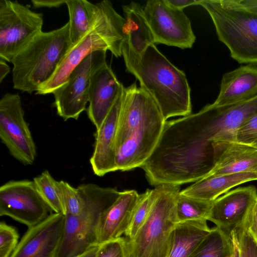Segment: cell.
Instances as JSON below:
<instances>
[{
	"instance_id": "2",
	"label": "cell",
	"mask_w": 257,
	"mask_h": 257,
	"mask_svg": "<svg viewBox=\"0 0 257 257\" xmlns=\"http://www.w3.org/2000/svg\"><path fill=\"white\" fill-rule=\"evenodd\" d=\"M124 18L114 10L109 1L95 4L93 21L88 32L71 45L53 76L41 85L36 94L52 93L67 80L72 71L89 54L97 51H109L121 56L125 40Z\"/></svg>"
},
{
	"instance_id": "29",
	"label": "cell",
	"mask_w": 257,
	"mask_h": 257,
	"mask_svg": "<svg viewBox=\"0 0 257 257\" xmlns=\"http://www.w3.org/2000/svg\"><path fill=\"white\" fill-rule=\"evenodd\" d=\"M156 187L147 189L139 194L137 204L132 213L129 226L124 233L125 237L132 239L146 221L157 196Z\"/></svg>"
},
{
	"instance_id": "36",
	"label": "cell",
	"mask_w": 257,
	"mask_h": 257,
	"mask_svg": "<svg viewBox=\"0 0 257 257\" xmlns=\"http://www.w3.org/2000/svg\"><path fill=\"white\" fill-rule=\"evenodd\" d=\"M31 2L35 8H58L66 4V0H32Z\"/></svg>"
},
{
	"instance_id": "20",
	"label": "cell",
	"mask_w": 257,
	"mask_h": 257,
	"mask_svg": "<svg viewBox=\"0 0 257 257\" xmlns=\"http://www.w3.org/2000/svg\"><path fill=\"white\" fill-rule=\"evenodd\" d=\"M139 197L135 190L120 192L117 199L101 216L97 232L98 244L120 237L124 234Z\"/></svg>"
},
{
	"instance_id": "4",
	"label": "cell",
	"mask_w": 257,
	"mask_h": 257,
	"mask_svg": "<svg viewBox=\"0 0 257 257\" xmlns=\"http://www.w3.org/2000/svg\"><path fill=\"white\" fill-rule=\"evenodd\" d=\"M257 115V95L248 100L225 106L205 105L196 113L181 118L182 140L194 148L212 147L213 142L233 141L238 129Z\"/></svg>"
},
{
	"instance_id": "16",
	"label": "cell",
	"mask_w": 257,
	"mask_h": 257,
	"mask_svg": "<svg viewBox=\"0 0 257 257\" xmlns=\"http://www.w3.org/2000/svg\"><path fill=\"white\" fill-rule=\"evenodd\" d=\"M165 122L164 119L159 120L134 132L116 151V171L141 168L156 147Z\"/></svg>"
},
{
	"instance_id": "40",
	"label": "cell",
	"mask_w": 257,
	"mask_h": 257,
	"mask_svg": "<svg viewBox=\"0 0 257 257\" xmlns=\"http://www.w3.org/2000/svg\"><path fill=\"white\" fill-rule=\"evenodd\" d=\"M98 246L99 244L94 245L75 257H95Z\"/></svg>"
},
{
	"instance_id": "7",
	"label": "cell",
	"mask_w": 257,
	"mask_h": 257,
	"mask_svg": "<svg viewBox=\"0 0 257 257\" xmlns=\"http://www.w3.org/2000/svg\"><path fill=\"white\" fill-rule=\"evenodd\" d=\"M155 187L157 196L146 221L133 238L125 237L128 257H167L171 234L178 222L176 199L180 185Z\"/></svg>"
},
{
	"instance_id": "18",
	"label": "cell",
	"mask_w": 257,
	"mask_h": 257,
	"mask_svg": "<svg viewBox=\"0 0 257 257\" xmlns=\"http://www.w3.org/2000/svg\"><path fill=\"white\" fill-rule=\"evenodd\" d=\"M212 146L213 167L206 176L243 172L257 174V149L253 146L228 141L214 142Z\"/></svg>"
},
{
	"instance_id": "5",
	"label": "cell",
	"mask_w": 257,
	"mask_h": 257,
	"mask_svg": "<svg viewBox=\"0 0 257 257\" xmlns=\"http://www.w3.org/2000/svg\"><path fill=\"white\" fill-rule=\"evenodd\" d=\"M209 14L219 40L240 64L257 65V13L239 0H199Z\"/></svg>"
},
{
	"instance_id": "38",
	"label": "cell",
	"mask_w": 257,
	"mask_h": 257,
	"mask_svg": "<svg viewBox=\"0 0 257 257\" xmlns=\"http://www.w3.org/2000/svg\"><path fill=\"white\" fill-rule=\"evenodd\" d=\"M10 71V66L6 61L0 58V83H2Z\"/></svg>"
},
{
	"instance_id": "21",
	"label": "cell",
	"mask_w": 257,
	"mask_h": 257,
	"mask_svg": "<svg viewBox=\"0 0 257 257\" xmlns=\"http://www.w3.org/2000/svg\"><path fill=\"white\" fill-rule=\"evenodd\" d=\"M257 95V67L241 65L224 73L218 95L213 103L225 106L240 102Z\"/></svg>"
},
{
	"instance_id": "14",
	"label": "cell",
	"mask_w": 257,
	"mask_h": 257,
	"mask_svg": "<svg viewBox=\"0 0 257 257\" xmlns=\"http://www.w3.org/2000/svg\"><path fill=\"white\" fill-rule=\"evenodd\" d=\"M65 215L51 213L28 228L10 257H56L63 235Z\"/></svg>"
},
{
	"instance_id": "41",
	"label": "cell",
	"mask_w": 257,
	"mask_h": 257,
	"mask_svg": "<svg viewBox=\"0 0 257 257\" xmlns=\"http://www.w3.org/2000/svg\"><path fill=\"white\" fill-rule=\"evenodd\" d=\"M232 243H233V252L232 257H237V252L236 246H235L234 243L233 242V241H232Z\"/></svg>"
},
{
	"instance_id": "9",
	"label": "cell",
	"mask_w": 257,
	"mask_h": 257,
	"mask_svg": "<svg viewBox=\"0 0 257 257\" xmlns=\"http://www.w3.org/2000/svg\"><path fill=\"white\" fill-rule=\"evenodd\" d=\"M0 139L15 159L26 166L33 164L36 147L18 94L8 92L0 100Z\"/></svg>"
},
{
	"instance_id": "10",
	"label": "cell",
	"mask_w": 257,
	"mask_h": 257,
	"mask_svg": "<svg viewBox=\"0 0 257 257\" xmlns=\"http://www.w3.org/2000/svg\"><path fill=\"white\" fill-rule=\"evenodd\" d=\"M106 53H91L72 71L66 81L52 93L57 114L64 120L77 119L85 110L92 74L106 63Z\"/></svg>"
},
{
	"instance_id": "1",
	"label": "cell",
	"mask_w": 257,
	"mask_h": 257,
	"mask_svg": "<svg viewBox=\"0 0 257 257\" xmlns=\"http://www.w3.org/2000/svg\"><path fill=\"white\" fill-rule=\"evenodd\" d=\"M121 56L126 71L136 77L140 87L155 100L166 121L170 117L191 114V90L185 74L155 44L149 45L139 54L124 41Z\"/></svg>"
},
{
	"instance_id": "34",
	"label": "cell",
	"mask_w": 257,
	"mask_h": 257,
	"mask_svg": "<svg viewBox=\"0 0 257 257\" xmlns=\"http://www.w3.org/2000/svg\"><path fill=\"white\" fill-rule=\"evenodd\" d=\"M257 140V115L243 123L236 131L233 141L250 145Z\"/></svg>"
},
{
	"instance_id": "6",
	"label": "cell",
	"mask_w": 257,
	"mask_h": 257,
	"mask_svg": "<svg viewBox=\"0 0 257 257\" xmlns=\"http://www.w3.org/2000/svg\"><path fill=\"white\" fill-rule=\"evenodd\" d=\"M78 187L84 197V205L79 213L65 215L63 237L56 257H75L98 244L97 232L101 216L120 192L92 183Z\"/></svg>"
},
{
	"instance_id": "3",
	"label": "cell",
	"mask_w": 257,
	"mask_h": 257,
	"mask_svg": "<svg viewBox=\"0 0 257 257\" xmlns=\"http://www.w3.org/2000/svg\"><path fill=\"white\" fill-rule=\"evenodd\" d=\"M72 43L69 23L41 32L12 60L14 88L31 94L54 74Z\"/></svg>"
},
{
	"instance_id": "22",
	"label": "cell",
	"mask_w": 257,
	"mask_h": 257,
	"mask_svg": "<svg viewBox=\"0 0 257 257\" xmlns=\"http://www.w3.org/2000/svg\"><path fill=\"white\" fill-rule=\"evenodd\" d=\"M257 180V174L238 173L204 177L180 191L190 197L212 201L231 188L247 182Z\"/></svg>"
},
{
	"instance_id": "12",
	"label": "cell",
	"mask_w": 257,
	"mask_h": 257,
	"mask_svg": "<svg viewBox=\"0 0 257 257\" xmlns=\"http://www.w3.org/2000/svg\"><path fill=\"white\" fill-rule=\"evenodd\" d=\"M50 211L33 180H11L0 187L1 216H9L30 228L44 220Z\"/></svg>"
},
{
	"instance_id": "13",
	"label": "cell",
	"mask_w": 257,
	"mask_h": 257,
	"mask_svg": "<svg viewBox=\"0 0 257 257\" xmlns=\"http://www.w3.org/2000/svg\"><path fill=\"white\" fill-rule=\"evenodd\" d=\"M165 119L153 97L133 83L124 87L119 114L116 151L138 129L151 122Z\"/></svg>"
},
{
	"instance_id": "30",
	"label": "cell",
	"mask_w": 257,
	"mask_h": 257,
	"mask_svg": "<svg viewBox=\"0 0 257 257\" xmlns=\"http://www.w3.org/2000/svg\"><path fill=\"white\" fill-rule=\"evenodd\" d=\"M58 184L66 214L79 213L83 209L85 202L79 188H74L68 182L62 180L58 181Z\"/></svg>"
},
{
	"instance_id": "24",
	"label": "cell",
	"mask_w": 257,
	"mask_h": 257,
	"mask_svg": "<svg viewBox=\"0 0 257 257\" xmlns=\"http://www.w3.org/2000/svg\"><path fill=\"white\" fill-rule=\"evenodd\" d=\"M125 41L137 54L150 45L155 44L152 32L146 19L143 7L136 2L123 5Z\"/></svg>"
},
{
	"instance_id": "15",
	"label": "cell",
	"mask_w": 257,
	"mask_h": 257,
	"mask_svg": "<svg viewBox=\"0 0 257 257\" xmlns=\"http://www.w3.org/2000/svg\"><path fill=\"white\" fill-rule=\"evenodd\" d=\"M256 199L253 186L229 191L213 201L208 220L230 233L244 222Z\"/></svg>"
},
{
	"instance_id": "23",
	"label": "cell",
	"mask_w": 257,
	"mask_h": 257,
	"mask_svg": "<svg viewBox=\"0 0 257 257\" xmlns=\"http://www.w3.org/2000/svg\"><path fill=\"white\" fill-rule=\"evenodd\" d=\"M205 219L178 222L173 229L167 257H190L211 228Z\"/></svg>"
},
{
	"instance_id": "26",
	"label": "cell",
	"mask_w": 257,
	"mask_h": 257,
	"mask_svg": "<svg viewBox=\"0 0 257 257\" xmlns=\"http://www.w3.org/2000/svg\"><path fill=\"white\" fill-rule=\"evenodd\" d=\"M233 252L230 233L216 226L211 228L190 257H232Z\"/></svg>"
},
{
	"instance_id": "37",
	"label": "cell",
	"mask_w": 257,
	"mask_h": 257,
	"mask_svg": "<svg viewBox=\"0 0 257 257\" xmlns=\"http://www.w3.org/2000/svg\"><path fill=\"white\" fill-rule=\"evenodd\" d=\"M170 7L179 10L191 6L198 5L199 0H165Z\"/></svg>"
},
{
	"instance_id": "39",
	"label": "cell",
	"mask_w": 257,
	"mask_h": 257,
	"mask_svg": "<svg viewBox=\"0 0 257 257\" xmlns=\"http://www.w3.org/2000/svg\"><path fill=\"white\" fill-rule=\"evenodd\" d=\"M239 1L243 7L257 13V0H239Z\"/></svg>"
},
{
	"instance_id": "11",
	"label": "cell",
	"mask_w": 257,
	"mask_h": 257,
	"mask_svg": "<svg viewBox=\"0 0 257 257\" xmlns=\"http://www.w3.org/2000/svg\"><path fill=\"white\" fill-rule=\"evenodd\" d=\"M143 8L155 44L192 48L196 37L183 10L170 7L165 0L148 1Z\"/></svg>"
},
{
	"instance_id": "27",
	"label": "cell",
	"mask_w": 257,
	"mask_h": 257,
	"mask_svg": "<svg viewBox=\"0 0 257 257\" xmlns=\"http://www.w3.org/2000/svg\"><path fill=\"white\" fill-rule=\"evenodd\" d=\"M180 192L176 199V212L178 222L198 219L208 220L213 201L188 197Z\"/></svg>"
},
{
	"instance_id": "17",
	"label": "cell",
	"mask_w": 257,
	"mask_h": 257,
	"mask_svg": "<svg viewBox=\"0 0 257 257\" xmlns=\"http://www.w3.org/2000/svg\"><path fill=\"white\" fill-rule=\"evenodd\" d=\"M123 88L107 63L92 73L87 113L96 130L100 127Z\"/></svg>"
},
{
	"instance_id": "8",
	"label": "cell",
	"mask_w": 257,
	"mask_h": 257,
	"mask_svg": "<svg viewBox=\"0 0 257 257\" xmlns=\"http://www.w3.org/2000/svg\"><path fill=\"white\" fill-rule=\"evenodd\" d=\"M43 15L17 1H0V58H13L40 33Z\"/></svg>"
},
{
	"instance_id": "32",
	"label": "cell",
	"mask_w": 257,
	"mask_h": 257,
	"mask_svg": "<svg viewBox=\"0 0 257 257\" xmlns=\"http://www.w3.org/2000/svg\"><path fill=\"white\" fill-rule=\"evenodd\" d=\"M16 229L5 222L0 223V257H10L19 242Z\"/></svg>"
},
{
	"instance_id": "35",
	"label": "cell",
	"mask_w": 257,
	"mask_h": 257,
	"mask_svg": "<svg viewBox=\"0 0 257 257\" xmlns=\"http://www.w3.org/2000/svg\"><path fill=\"white\" fill-rule=\"evenodd\" d=\"M243 224L257 245V199L251 207Z\"/></svg>"
},
{
	"instance_id": "42",
	"label": "cell",
	"mask_w": 257,
	"mask_h": 257,
	"mask_svg": "<svg viewBox=\"0 0 257 257\" xmlns=\"http://www.w3.org/2000/svg\"><path fill=\"white\" fill-rule=\"evenodd\" d=\"M250 145L253 146V147H254L255 148H256L257 149V140L255 141V142H254L253 143H252Z\"/></svg>"
},
{
	"instance_id": "25",
	"label": "cell",
	"mask_w": 257,
	"mask_h": 257,
	"mask_svg": "<svg viewBox=\"0 0 257 257\" xmlns=\"http://www.w3.org/2000/svg\"><path fill=\"white\" fill-rule=\"evenodd\" d=\"M69 15L70 37L72 44L80 40L90 29L95 4L86 0H67Z\"/></svg>"
},
{
	"instance_id": "19",
	"label": "cell",
	"mask_w": 257,
	"mask_h": 257,
	"mask_svg": "<svg viewBox=\"0 0 257 257\" xmlns=\"http://www.w3.org/2000/svg\"><path fill=\"white\" fill-rule=\"evenodd\" d=\"M123 90L100 127L96 130L94 151L90 163L94 174L99 177L116 171L115 140Z\"/></svg>"
},
{
	"instance_id": "33",
	"label": "cell",
	"mask_w": 257,
	"mask_h": 257,
	"mask_svg": "<svg viewBox=\"0 0 257 257\" xmlns=\"http://www.w3.org/2000/svg\"><path fill=\"white\" fill-rule=\"evenodd\" d=\"M95 257H128L125 238L120 237L99 244Z\"/></svg>"
},
{
	"instance_id": "31",
	"label": "cell",
	"mask_w": 257,
	"mask_h": 257,
	"mask_svg": "<svg viewBox=\"0 0 257 257\" xmlns=\"http://www.w3.org/2000/svg\"><path fill=\"white\" fill-rule=\"evenodd\" d=\"M237 252V257H257V245L243 223L230 232Z\"/></svg>"
},
{
	"instance_id": "28",
	"label": "cell",
	"mask_w": 257,
	"mask_h": 257,
	"mask_svg": "<svg viewBox=\"0 0 257 257\" xmlns=\"http://www.w3.org/2000/svg\"><path fill=\"white\" fill-rule=\"evenodd\" d=\"M33 181L40 196L51 211L65 215L66 212L60 195L58 181L47 170L35 177Z\"/></svg>"
}]
</instances>
